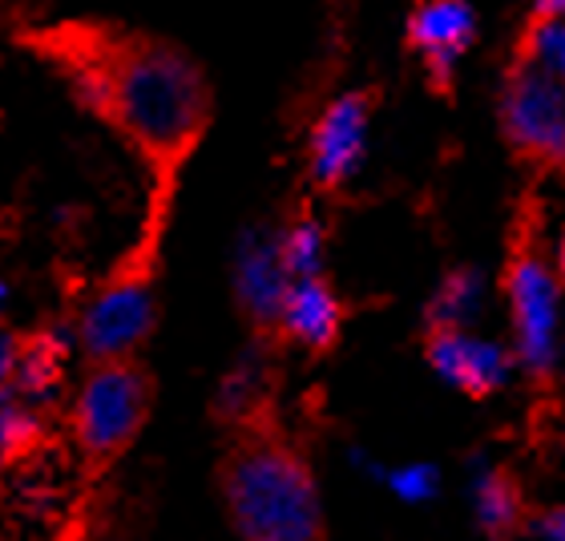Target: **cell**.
<instances>
[{
    "label": "cell",
    "mask_w": 565,
    "mask_h": 541,
    "mask_svg": "<svg viewBox=\"0 0 565 541\" xmlns=\"http://www.w3.org/2000/svg\"><path fill=\"white\" fill-rule=\"evenodd\" d=\"M12 404H17V401H12V392H9V389H0V428H4V416L12 412Z\"/></svg>",
    "instance_id": "cell-24"
},
{
    "label": "cell",
    "mask_w": 565,
    "mask_h": 541,
    "mask_svg": "<svg viewBox=\"0 0 565 541\" xmlns=\"http://www.w3.org/2000/svg\"><path fill=\"white\" fill-rule=\"evenodd\" d=\"M218 489L243 541H323V506L307 460L250 412L218 460Z\"/></svg>",
    "instance_id": "cell-1"
},
{
    "label": "cell",
    "mask_w": 565,
    "mask_h": 541,
    "mask_svg": "<svg viewBox=\"0 0 565 541\" xmlns=\"http://www.w3.org/2000/svg\"><path fill=\"white\" fill-rule=\"evenodd\" d=\"M153 376L138 356L89 364L77 404H73V441L82 453V481L85 497L106 481L150 421Z\"/></svg>",
    "instance_id": "cell-3"
},
{
    "label": "cell",
    "mask_w": 565,
    "mask_h": 541,
    "mask_svg": "<svg viewBox=\"0 0 565 541\" xmlns=\"http://www.w3.org/2000/svg\"><path fill=\"white\" fill-rule=\"evenodd\" d=\"M509 307L518 331L513 356L537 376L554 372L562 356V287L537 255H521L509 270Z\"/></svg>",
    "instance_id": "cell-5"
},
{
    "label": "cell",
    "mask_w": 565,
    "mask_h": 541,
    "mask_svg": "<svg viewBox=\"0 0 565 541\" xmlns=\"http://www.w3.org/2000/svg\"><path fill=\"white\" fill-rule=\"evenodd\" d=\"M340 299L323 279H295L282 295L279 328L307 348H328L340 336Z\"/></svg>",
    "instance_id": "cell-11"
},
{
    "label": "cell",
    "mask_w": 565,
    "mask_h": 541,
    "mask_svg": "<svg viewBox=\"0 0 565 541\" xmlns=\"http://www.w3.org/2000/svg\"><path fill=\"white\" fill-rule=\"evenodd\" d=\"M89 538H94V530H89V513H85V501H82V509L73 513V521L61 530L57 541H89Z\"/></svg>",
    "instance_id": "cell-22"
},
{
    "label": "cell",
    "mask_w": 565,
    "mask_h": 541,
    "mask_svg": "<svg viewBox=\"0 0 565 541\" xmlns=\"http://www.w3.org/2000/svg\"><path fill=\"white\" fill-rule=\"evenodd\" d=\"M279 259L287 279H319L323 259H328V235L319 219H295L279 235Z\"/></svg>",
    "instance_id": "cell-14"
},
{
    "label": "cell",
    "mask_w": 565,
    "mask_h": 541,
    "mask_svg": "<svg viewBox=\"0 0 565 541\" xmlns=\"http://www.w3.org/2000/svg\"><path fill=\"white\" fill-rule=\"evenodd\" d=\"M158 323V287L150 263H126L114 270L77 316V343L89 364L130 360Z\"/></svg>",
    "instance_id": "cell-4"
},
{
    "label": "cell",
    "mask_w": 565,
    "mask_h": 541,
    "mask_svg": "<svg viewBox=\"0 0 565 541\" xmlns=\"http://www.w3.org/2000/svg\"><path fill=\"white\" fill-rule=\"evenodd\" d=\"M17 352H21V336H12V331L0 323V389H9V384H12Z\"/></svg>",
    "instance_id": "cell-20"
},
{
    "label": "cell",
    "mask_w": 565,
    "mask_h": 541,
    "mask_svg": "<svg viewBox=\"0 0 565 541\" xmlns=\"http://www.w3.org/2000/svg\"><path fill=\"white\" fill-rule=\"evenodd\" d=\"M525 70L565 82V21H533L525 36Z\"/></svg>",
    "instance_id": "cell-18"
},
{
    "label": "cell",
    "mask_w": 565,
    "mask_h": 541,
    "mask_svg": "<svg viewBox=\"0 0 565 541\" xmlns=\"http://www.w3.org/2000/svg\"><path fill=\"white\" fill-rule=\"evenodd\" d=\"M70 89L89 114L109 118L114 114V70L102 57H77L70 65Z\"/></svg>",
    "instance_id": "cell-17"
},
{
    "label": "cell",
    "mask_w": 565,
    "mask_h": 541,
    "mask_svg": "<svg viewBox=\"0 0 565 541\" xmlns=\"http://www.w3.org/2000/svg\"><path fill=\"white\" fill-rule=\"evenodd\" d=\"M557 270H562V279H565V238H562V247H557Z\"/></svg>",
    "instance_id": "cell-25"
},
{
    "label": "cell",
    "mask_w": 565,
    "mask_h": 541,
    "mask_svg": "<svg viewBox=\"0 0 565 541\" xmlns=\"http://www.w3.org/2000/svg\"><path fill=\"white\" fill-rule=\"evenodd\" d=\"M4 304H9V287H4V279H0V311H4Z\"/></svg>",
    "instance_id": "cell-26"
},
{
    "label": "cell",
    "mask_w": 565,
    "mask_h": 541,
    "mask_svg": "<svg viewBox=\"0 0 565 541\" xmlns=\"http://www.w3.org/2000/svg\"><path fill=\"white\" fill-rule=\"evenodd\" d=\"M114 70V114L121 130L150 153H178L206 118V85L199 65L178 49H126Z\"/></svg>",
    "instance_id": "cell-2"
},
{
    "label": "cell",
    "mask_w": 565,
    "mask_h": 541,
    "mask_svg": "<svg viewBox=\"0 0 565 541\" xmlns=\"http://www.w3.org/2000/svg\"><path fill=\"white\" fill-rule=\"evenodd\" d=\"M408 36L428 61L436 82H448L477 36V9L469 0H424L408 17Z\"/></svg>",
    "instance_id": "cell-10"
},
{
    "label": "cell",
    "mask_w": 565,
    "mask_h": 541,
    "mask_svg": "<svg viewBox=\"0 0 565 541\" xmlns=\"http://www.w3.org/2000/svg\"><path fill=\"white\" fill-rule=\"evenodd\" d=\"M428 364L452 389L469 392V396H489L513 372V352L465 328H448L428 336Z\"/></svg>",
    "instance_id": "cell-9"
},
{
    "label": "cell",
    "mask_w": 565,
    "mask_h": 541,
    "mask_svg": "<svg viewBox=\"0 0 565 541\" xmlns=\"http://www.w3.org/2000/svg\"><path fill=\"white\" fill-rule=\"evenodd\" d=\"M484 304V279L481 270H452L440 287H436L433 304H428V323L433 331H448V328H465L469 319L481 316Z\"/></svg>",
    "instance_id": "cell-13"
},
{
    "label": "cell",
    "mask_w": 565,
    "mask_h": 541,
    "mask_svg": "<svg viewBox=\"0 0 565 541\" xmlns=\"http://www.w3.org/2000/svg\"><path fill=\"white\" fill-rule=\"evenodd\" d=\"M472 506H477V526H481L489 538H505L521 518V494L518 485L509 481L505 473H481L477 477V494H472Z\"/></svg>",
    "instance_id": "cell-15"
},
{
    "label": "cell",
    "mask_w": 565,
    "mask_h": 541,
    "mask_svg": "<svg viewBox=\"0 0 565 541\" xmlns=\"http://www.w3.org/2000/svg\"><path fill=\"white\" fill-rule=\"evenodd\" d=\"M537 21H565V0H533Z\"/></svg>",
    "instance_id": "cell-23"
},
{
    "label": "cell",
    "mask_w": 565,
    "mask_h": 541,
    "mask_svg": "<svg viewBox=\"0 0 565 541\" xmlns=\"http://www.w3.org/2000/svg\"><path fill=\"white\" fill-rule=\"evenodd\" d=\"M501 118L513 146L537 153V158H562L565 162V82L542 77L521 65L505 85Z\"/></svg>",
    "instance_id": "cell-6"
},
{
    "label": "cell",
    "mask_w": 565,
    "mask_h": 541,
    "mask_svg": "<svg viewBox=\"0 0 565 541\" xmlns=\"http://www.w3.org/2000/svg\"><path fill=\"white\" fill-rule=\"evenodd\" d=\"M537 533H542L545 541H565V509L542 513V518H537Z\"/></svg>",
    "instance_id": "cell-21"
},
{
    "label": "cell",
    "mask_w": 565,
    "mask_h": 541,
    "mask_svg": "<svg viewBox=\"0 0 565 541\" xmlns=\"http://www.w3.org/2000/svg\"><path fill=\"white\" fill-rule=\"evenodd\" d=\"M65 348H70V343L61 340V336H53V331H41V336L21 340L9 392H21V396H49V392L61 384Z\"/></svg>",
    "instance_id": "cell-12"
},
{
    "label": "cell",
    "mask_w": 565,
    "mask_h": 541,
    "mask_svg": "<svg viewBox=\"0 0 565 541\" xmlns=\"http://www.w3.org/2000/svg\"><path fill=\"white\" fill-rule=\"evenodd\" d=\"M291 279L279 259V231L271 226H250L238 235L235 247V295L238 307L259 328H279V307Z\"/></svg>",
    "instance_id": "cell-8"
},
{
    "label": "cell",
    "mask_w": 565,
    "mask_h": 541,
    "mask_svg": "<svg viewBox=\"0 0 565 541\" xmlns=\"http://www.w3.org/2000/svg\"><path fill=\"white\" fill-rule=\"evenodd\" d=\"M367 126H372V109H367L364 94L335 97L319 114L316 130H311V158H307L319 187H343L364 170Z\"/></svg>",
    "instance_id": "cell-7"
},
{
    "label": "cell",
    "mask_w": 565,
    "mask_h": 541,
    "mask_svg": "<svg viewBox=\"0 0 565 541\" xmlns=\"http://www.w3.org/2000/svg\"><path fill=\"white\" fill-rule=\"evenodd\" d=\"M392 494L404 497V501H428V497L440 489V477H436L433 465H408V469L388 473Z\"/></svg>",
    "instance_id": "cell-19"
},
{
    "label": "cell",
    "mask_w": 565,
    "mask_h": 541,
    "mask_svg": "<svg viewBox=\"0 0 565 541\" xmlns=\"http://www.w3.org/2000/svg\"><path fill=\"white\" fill-rule=\"evenodd\" d=\"M89 541H94V538H89Z\"/></svg>",
    "instance_id": "cell-27"
},
{
    "label": "cell",
    "mask_w": 565,
    "mask_h": 541,
    "mask_svg": "<svg viewBox=\"0 0 565 541\" xmlns=\"http://www.w3.org/2000/svg\"><path fill=\"white\" fill-rule=\"evenodd\" d=\"M259 396H263V360L259 352H250L223 380V389H218V416L235 424L247 421L250 412H259Z\"/></svg>",
    "instance_id": "cell-16"
}]
</instances>
